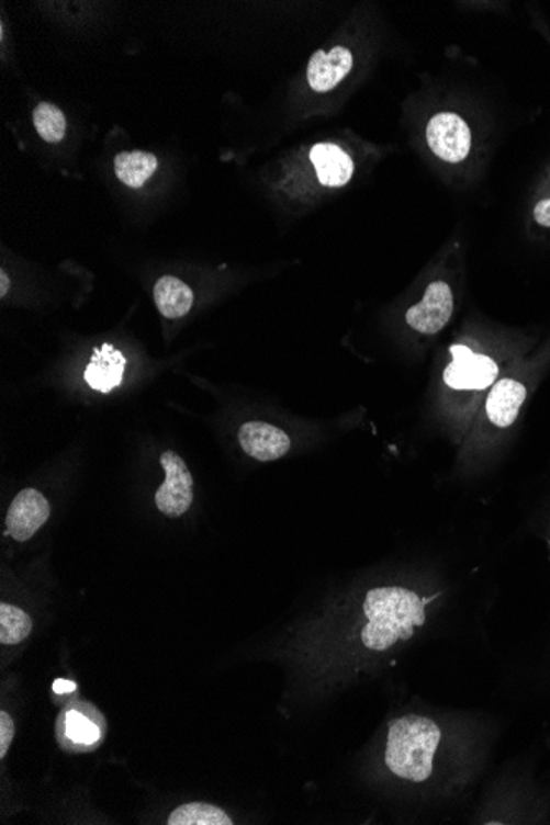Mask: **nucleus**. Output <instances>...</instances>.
Here are the masks:
<instances>
[{
  "label": "nucleus",
  "mask_w": 550,
  "mask_h": 825,
  "mask_svg": "<svg viewBox=\"0 0 550 825\" xmlns=\"http://www.w3.org/2000/svg\"><path fill=\"white\" fill-rule=\"evenodd\" d=\"M104 735V715L92 703H69L56 720V738L65 751H92L101 745Z\"/></svg>",
  "instance_id": "obj_2"
},
{
  "label": "nucleus",
  "mask_w": 550,
  "mask_h": 825,
  "mask_svg": "<svg viewBox=\"0 0 550 825\" xmlns=\"http://www.w3.org/2000/svg\"><path fill=\"white\" fill-rule=\"evenodd\" d=\"M154 301L165 318H181L193 305V292L180 279L165 275L154 287Z\"/></svg>",
  "instance_id": "obj_13"
},
{
  "label": "nucleus",
  "mask_w": 550,
  "mask_h": 825,
  "mask_svg": "<svg viewBox=\"0 0 550 825\" xmlns=\"http://www.w3.org/2000/svg\"><path fill=\"white\" fill-rule=\"evenodd\" d=\"M32 628V618L25 611L13 604H0V643L7 646L23 643Z\"/></svg>",
  "instance_id": "obj_16"
},
{
  "label": "nucleus",
  "mask_w": 550,
  "mask_h": 825,
  "mask_svg": "<svg viewBox=\"0 0 550 825\" xmlns=\"http://www.w3.org/2000/svg\"><path fill=\"white\" fill-rule=\"evenodd\" d=\"M487 728L476 713L412 700L385 720L379 769L405 805L458 801L483 771Z\"/></svg>",
  "instance_id": "obj_1"
},
{
  "label": "nucleus",
  "mask_w": 550,
  "mask_h": 825,
  "mask_svg": "<svg viewBox=\"0 0 550 825\" xmlns=\"http://www.w3.org/2000/svg\"><path fill=\"white\" fill-rule=\"evenodd\" d=\"M453 314V294L447 282H431L420 304L408 308L405 321L422 335H435L444 330Z\"/></svg>",
  "instance_id": "obj_6"
},
{
  "label": "nucleus",
  "mask_w": 550,
  "mask_h": 825,
  "mask_svg": "<svg viewBox=\"0 0 550 825\" xmlns=\"http://www.w3.org/2000/svg\"><path fill=\"white\" fill-rule=\"evenodd\" d=\"M165 482L155 493V506L168 518H180L193 502V476L180 455L167 450L160 456Z\"/></svg>",
  "instance_id": "obj_3"
},
{
  "label": "nucleus",
  "mask_w": 550,
  "mask_h": 825,
  "mask_svg": "<svg viewBox=\"0 0 550 825\" xmlns=\"http://www.w3.org/2000/svg\"><path fill=\"white\" fill-rule=\"evenodd\" d=\"M33 124H35L36 133L46 143L56 144L65 137V114L55 104L40 103L33 111Z\"/></svg>",
  "instance_id": "obj_17"
},
{
  "label": "nucleus",
  "mask_w": 550,
  "mask_h": 825,
  "mask_svg": "<svg viewBox=\"0 0 550 825\" xmlns=\"http://www.w3.org/2000/svg\"><path fill=\"white\" fill-rule=\"evenodd\" d=\"M125 360L121 351L111 344H102L96 348L91 361L85 371L86 383L99 393H111L114 387L122 383L124 376Z\"/></svg>",
  "instance_id": "obj_12"
},
{
  "label": "nucleus",
  "mask_w": 550,
  "mask_h": 825,
  "mask_svg": "<svg viewBox=\"0 0 550 825\" xmlns=\"http://www.w3.org/2000/svg\"><path fill=\"white\" fill-rule=\"evenodd\" d=\"M168 825H233V818L216 805L190 802L171 812Z\"/></svg>",
  "instance_id": "obj_15"
},
{
  "label": "nucleus",
  "mask_w": 550,
  "mask_h": 825,
  "mask_svg": "<svg viewBox=\"0 0 550 825\" xmlns=\"http://www.w3.org/2000/svg\"><path fill=\"white\" fill-rule=\"evenodd\" d=\"M534 219L543 228H550V200L537 203L534 210Z\"/></svg>",
  "instance_id": "obj_19"
},
{
  "label": "nucleus",
  "mask_w": 550,
  "mask_h": 825,
  "mask_svg": "<svg viewBox=\"0 0 550 825\" xmlns=\"http://www.w3.org/2000/svg\"><path fill=\"white\" fill-rule=\"evenodd\" d=\"M526 387L517 381L509 380V377L497 381L491 389L490 396H487V419L500 429L513 426L517 416H519L520 406L526 400Z\"/></svg>",
  "instance_id": "obj_10"
},
{
  "label": "nucleus",
  "mask_w": 550,
  "mask_h": 825,
  "mask_svg": "<svg viewBox=\"0 0 550 825\" xmlns=\"http://www.w3.org/2000/svg\"><path fill=\"white\" fill-rule=\"evenodd\" d=\"M427 143L438 159L463 162L471 149L470 127L458 114H437L427 124Z\"/></svg>",
  "instance_id": "obj_5"
},
{
  "label": "nucleus",
  "mask_w": 550,
  "mask_h": 825,
  "mask_svg": "<svg viewBox=\"0 0 550 825\" xmlns=\"http://www.w3.org/2000/svg\"><path fill=\"white\" fill-rule=\"evenodd\" d=\"M157 166L158 162L155 156L142 152V150L122 152L115 156L114 159L115 177L124 185L131 187V189H138V187L144 185L154 176Z\"/></svg>",
  "instance_id": "obj_14"
},
{
  "label": "nucleus",
  "mask_w": 550,
  "mask_h": 825,
  "mask_svg": "<svg viewBox=\"0 0 550 825\" xmlns=\"http://www.w3.org/2000/svg\"><path fill=\"white\" fill-rule=\"evenodd\" d=\"M240 449L257 462H273L290 450V439L279 427L266 422H247L237 432Z\"/></svg>",
  "instance_id": "obj_8"
},
{
  "label": "nucleus",
  "mask_w": 550,
  "mask_h": 825,
  "mask_svg": "<svg viewBox=\"0 0 550 825\" xmlns=\"http://www.w3.org/2000/svg\"><path fill=\"white\" fill-rule=\"evenodd\" d=\"M352 55L348 48L335 47L329 52L318 50L312 55L306 68V80L316 93H326L351 71Z\"/></svg>",
  "instance_id": "obj_9"
},
{
  "label": "nucleus",
  "mask_w": 550,
  "mask_h": 825,
  "mask_svg": "<svg viewBox=\"0 0 550 825\" xmlns=\"http://www.w3.org/2000/svg\"><path fill=\"white\" fill-rule=\"evenodd\" d=\"M310 160L315 167L319 183L325 187H345L355 173L351 157L335 144H316L310 150Z\"/></svg>",
  "instance_id": "obj_11"
},
{
  "label": "nucleus",
  "mask_w": 550,
  "mask_h": 825,
  "mask_svg": "<svg viewBox=\"0 0 550 825\" xmlns=\"http://www.w3.org/2000/svg\"><path fill=\"white\" fill-rule=\"evenodd\" d=\"M13 735H15V725H13L12 716L7 712L0 713V758H5L10 743L13 742Z\"/></svg>",
  "instance_id": "obj_18"
},
{
  "label": "nucleus",
  "mask_w": 550,
  "mask_h": 825,
  "mask_svg": "<svg viewBox=\"0 0 550 825\" xmlns=\"http://www.w3.org/2000/svg\"><path fill=\"white\" fill-rule=\"evenodd\" d=\"M0 278H2V289H0V297H5L7 295V287H9V279H7L5 272H0Z\"/></svg>",
  "instance_id": "obj_21"
},
{
  "label": "nucleus",
  "mask_w": 550,
  "mask_h": 825,
  "mask_svg": "<svg viewBox=\"0 0 550 825\" xmlns=\"http://www.w3.org/2000/svg\"><path fill=\"white\" fill-rule=\"evenodd\" d=\"M76 690V683L71 680L58 679L53 683V692L55 693H69Z\"/></svg>",
  "instance_id": "obj_20"
},
{
  "label": "nucleus",
  "mask_w": 550,
  "mask_h": 825,
  "mask_svg": "<svg viewBox=\"0 0 550 825\" xmlns=\"http://www.w3.org/2000/svg\"><path fill=\"white\" fill-rule=\"evenodd\" d=\"M49 502L36 489L26 488L20 491L7 511V532L15 541L25 542L48 521Z\"/></svg>",
  "instance_id": "obj_7"
},
{
  "label": "nucleus",
  "mask_w": 550,
  "mask_h": 825,
  "mask_svg": "<svg viewBox=\"0 0 550 825\" xmlns=\"http://www.w3.org/2000/svg\"><path fill=\"white\" fill-rule=\"evenodd\" d=\"M450 353L453 361L445 368L444 381L451 389H486L500 373L497 364L491 358L474 353L463 344H453Z\"/></svg>",
  "instance_id": "obj_4"
}]
</instances>
